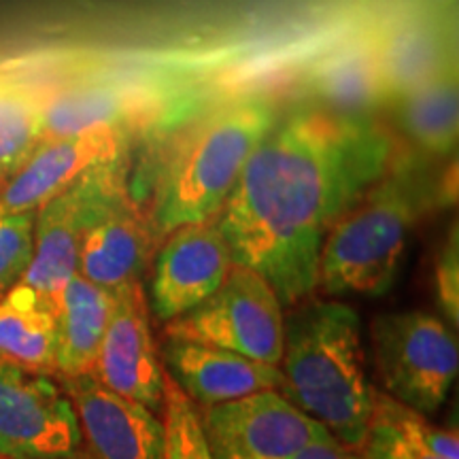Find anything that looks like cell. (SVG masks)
I'll use <instances>...</instances> for the list:
<instances>
[{
    "label": "cell",
    "mask_w": 459,
    "mask_h": 459,
    "mask_svg": "<svg viewBox=\"0 0 459 459\" xmlns=\"http://www.w3.org/2000/svg\"><path fill=\"white\" fill-rule=\"evenodd\" d=\"M394 156V136L372 117L291 108L254 149L217 215L232 262L268 281L283 307L311 296L332 226Z\"/></svg>",
    "instance_id": "cell-1"
},
{
    "label": "cell",
    "mask_w": 459,
    "mask_h": 459,
    "mask_svg": "<svg viewBox=\"0 0 459 459\" xmlns=\"http://www.w3.org/2000/svg\"><path fill=\"white\" fill-rule=\"evenodd\" d=\"M281 364L285 398L359 451L377 400L359 315L342 302H308L285 321Z\"/></svg>",
    "instance_id": "cell-2"
},
{
    "label": "cell",
    "mask_w": 459,
    "mask_h": 459,
    "mask_svg": "<svg viewBox=\"0 0 459 459\" xmlns=\"http://www.w3.org/2000/svg\"><path fill=\"white\" fill-rule=\"evenodd\" d=\"M281 117L271 96L243 94L209 108L166 153L149 206L153 232L215 220L254 149Z\"/></svg>",
    "instance_id": "cell-3"
},
{
    "label": "cell",
    "mask_w": 459,
    "mask_h": 459,
    "mask_svg": "<svg viewBox=\"0 0 459 459\" xmlns=\"http://www.w3.org/2000/svg\"><path fill=\"white\" fill-rule=\"evenodd\" d=\"M440 186L398 152L385 175L338 220L324 240L317 285L332 296H383L398 277L406 238Z\"/></svg>",
    "instance_id": "cell-4"
},
{
    "label": "cell",
    "mask_w": 459,
    "mask_h": 459,
    "mask_svg": "<svg viewBox=\"0 0 459 459\" xmlns=\"http://www.w3.org/2000/svg\"><path fill=\"white\" fill-rule=\"evenodd\" d=\"M283 336L279 296L268 281L238 264L209 300L166 324V338L211 344L273 366L281 364Z\"/></svg>",
    "instance_id": "cell-5"
},
{
    "label": "cell",
    "mask_w": 459,
    "mask_h": 459,
    "mask_svg": "<svg viewBox=\"0 0 459 459\" xmlns=\"http://www.w3.org/2000/svg\"><path fill=\"white\" fill-rule=\"evenodd\" d=\"M377 368L385 394L432 415L445 404L459 368L457 341L434 315L394 313L372 325Z\"/></svg>",
    "instance_id": "cell-6"
},
{
    "label": "cell",
    "mask_w": 459,
    "mask_h": 459,
    "mask_svg": "<svg viewBox=\"0 0 459 459\" xmlns=\"http://www.w3.org/2000/svg\"><path fill=\"white\" fill-rule=\"evenodd\" d=\"M158 240L149 211L130 194L128 162L122 153L91 206L77 274L108 291L134 283L156 254Z\"/></svg>",
    "instance_id": "cell-7"
},
{
    "label": "cell",
    "mask_w": 459,
    "mask_h": 459,
    "mask_svg": "<svg viewBox=\"0 0 459 459\" xmlns=\"http://www.w3.org/2000/svg\"><path fill=\"white\" fill-rule=\"evenodd\" d=\"M82 428L65 389L0 355V455L11 459H73Z\"/></svg>",
    "instance_id": "cell-8"
},
{
    "label": "cell",
    "mask_w": 459,
    "mask_h": 459,
    "mask_svg": "<svg viewBox=\"0 0 459 459\" xmlns=\"http://www.w3.org/2000/svg\"><path fill=\"white\" fill-rule=\"evenodd\" d=\"M200 423L213 459H291L330 434L277 389L206 406Z\"/></svg>",
    "instance_id": "cell-9"
},
{
    "label": "cell",
    "mask_w": 459,
    "mask_h": 459,
    "mask_svg": "<svg viewBox=\"0 0 459 459\" xmlns=\"http://www.w3.org/2000/svg\"><path fill=\"white\" fill-rule=\"evenodd\" d=\"M113 311L91 377L111 392L162 412L164 368L141 281L113 291Z\"/></svg>",
    "instance_id": "cell-10"
},
{
    "label": "cell",
    "mask_w": 459,
    "mask_h": 459,
    "mask_svg": "<svg viewBox=\"0 0 459 459\" xmlns=\"http://www.w3.org/2000/svg\"><path fill=\"white\" fill-rule=\"evenodd\" d=\"M232 264L217 217L172 230L153 266L152 308L156 317L169 324L194 311L220 290Z\"/></svg>",
    "instance_id": "cell-11"
},
{
    "label": "cell",
    "mask_w": 459,
    "mask_h": 459,
    "mask_svg": "<svg viewBox=\"0 0 459 459\" xmlns=\"http://www.w3.org/2000/svg\"><path fill=\"white\" fill-rule=\"evenodd\" d=\"M117 158L94 166L82 179L74 181L71 187L48 200L37 211L34 254L22 283L30 287L51 308L57 307L65 285L77 274L79 249H82L91 206L99 198L108 169Z\"/></svg>",
    "instance_id": "cell-12"
},
{
    "label": "cell",
    "mask_w": 459,
    "mask_h": 459,
    "mask_svg": "<svg viewBox=\"0 0 459 459\" xmlns=\"http://www.w3.org/2000/svg\"><path fill=\"white\" fill-rule=\"evenodd\" d=\"M128 132L117 126H99L82 134L41 141L26 164L0 187V211H39L94 166L128 152Z\"/></svg>",
    "instance_id": "cell-13"
},
{
    "label": "cell",
    "mask_w": 459,
    "mask_h": 459,
    "mask_svg": "<svg viewBox=\"0 0 459 459\" xmlns=\"http://www.w3.org/2000/svg\"><path fill=\"white\" fill-rule=\"evenodd\" d=\"M94 459H164V423L91 375L60 377Z\"/></svg>",
    "instance_id": "cell-14"
},
{
    "label": "cell",
    "mask_w": 459,
    "mask_h": 459,
    "mask_svg": "<svg viewBox=\"0 0 459 459\" xmlns=\"http://www.w3.org/2000/svg\"><path fill=\"white\" fill-rule=\"evenodd\" d=\"M164 361L172 381L189 400L200 402L204 409L283 385L279 366L211 344L166 338Z\"/></svg>",
    "instance_id": "cell-15"
},
{
    "label": "cell",
    "mask_w": 459,
    "mask_h": 459,
    "mask_svg": "<svg viewBox=\"0 0 459 459\" xmlns=\"http://www.w3.org/2000/svg\"><path fill=\"white\" fill-rule=\"evenodd\" d=\"M372 43L389 102L455 66L449 28L429 13L400 17Z\"/></svg>",
    "instance_id": "cell-16"
},
{
    "label": "cell",
    "mask_w": 459,
    "mask_h": 459,
    "mask_svg": "<svg viewBox=\"0 0 459 459\" xmlns=\"http://www.w3.org/2000/svg\"><path fill=\"white\" fill-rule=\"evenodd\" d=\"M43 108V141L82 134L99 126L130 128L145 111V99L128 83L111 79H77L39 90Z\"/></svg>",
    "instance_id": "cell-17"
},
{
    "label": "cell",
    "mask_w": 459,
    "mask_h": 459,
    "mask_svg": "<svg viewBox=\"0 0 459 459\" xmlns=\"http://www.w3.org/2000/svg\"><path fill=\"white\" fill-rule=\"evenodd\" d=\"M113 300V291L91 283L82 274H74L65 285L56 307V375H91L111 317Z\"/></svg>",
    "instance_id": "cell-18"
},
{
    "label": "cell",
    "mask_w": 459,
    "mask_h": 459,
    "mask_svg": "<svg viewBox=\"0 0 459 459\" xmlns=\"http://www.w3.org/2000/svg\"><path fill=\"white\" fill-rule=\"evenodd\" d=\"M317 105L351 117H372L389 102L375 43H353L332 51L311 73Z\"/></svg>",
    "instance_id": "cell-19"
},
{
    "label": "cell",
    "mask_w": 459,
    "mask_h": 459,
    "mask_svg": "<svg viewBox=\"0 0 459 459\" xmlns=\"http://www.w3.org/2000/svg\"><path fill=\"white\" fill-rule=\"evenodd\" d=\"M400 130L417 152L445 158L457 145V66H449L426 83L394 100Z\"/></svg>",
    "instance_id": "cell-20"
},
{
    "label": "cell",
    "mask_w": 459,
    "mask_h": 459,
    "mask_svg": "<svg viewBox=\"0 0 459 459\" xmlns=\"http://www.w3.org/2000/svg\"><path fill=\"white\" fill-rule=\"evenodd\" d=\"M56 308L26 283L0 298V355L22 368L56 375Z\"/></svg>",
    "instance_id": "cell-21"
},
{
    "label": "cell",
    "mask_w": 459,
    "mask_h": 459,
    "mask_svg": "<svg viewBox=\"0 0 459 459\" xmlns=\"http://www.w3.org/2000/svg\"><path fill=\"white\" fill-rule=\"evenodd\" d=\"M43 141V108L37 88L0 83V187Z\"/></svg>",
    "instance_id": "cell-22"
},
{
    "label": "cell",
    "mask_w": 459,
    "mask_h": 459,
    "mask_svg": "<svg viewBox=\"0 0 459 459\" xmlns=\"http://www.w3.org/2000/svg\"><path fill=\"white\" fill-rule=\"evenodd\" d=\"M164 459H213L206 445L196 402L164 372Z\"/></svg>",
    "instance_id": "cell-23"
},
{
    "label": "cell",
    "mask_w": 459,
    "mask_h": 459,
    "mask_svg": "<svg viewBox=\"0 0 459 459\" xmlns=\"http://www.w3.org/2000/svg\"><path fill=\"white\" fill-rule=\"evenodd\" d=\"M372 415L389 423L395 432H400L412 443L421 445L432 455L440 459H459V438L457 432L449 429H440L428 421L426 415L409 409V406L400 404L398 400L389 398L387 394H377L375 411Z\"/></svg>",
    "instance_id": "cell-24"
},
{
    "label": "cell",
    "mask_w": 459,
    "mask_h": 459,
    "mask_svg": "<svg viewBox=\"0 0 459 459\" xmlns=\"http://www.w3.org/2000/svg\"><path fill=\"white\" fill-rule=\"evenodd\" d=\"M34 217L26 213L0 211V298L24 279L34 254Z\"/></svg>",
    "instance_id": "cell-25"
},
{
    "label": "cell",
    "mask_w": 459,
    "mask_h": 459,
    "mask_svg": "<svg viewBox=\"0 0 459 459\" xmlns=\"http://www.w3.org/2000/svg\"><path fill=\"white\" fill-rule=\"evenodd\" d=\"M361 457L364 459H440L423 449L421 445L412 443L411 438L389 426V423L372 415L368 434L361 445Z\"/></svg>",
    "instance_id": "cell-26"
},
{
    "label": "cell",
    "mask_w": 459,
    "mask_h": 459,
    "mask_svg": "<svg viewBox=\"0 0 459 459\" xmlns=\"http://www.w3.org/2000/svg\"><path fill=\"white\" fill-rule=\"evenodd\" d=\"M436 291L446 319L453 325L459 321V251H457V228H453L446 243L436 262Z\"/></svg>",
    "instance_id": "cell-27"
},
{
    "label": "cell",
    "mask_w": 459,
    "mask_h": 459,
    "mask_svg": "<svg viewBox=\"0 0 459 459\" xmlns=\"http://www.w3.org/2000/svg\"><path fill=\"white\" fill-rule=\"evenodd\" d=\"M291 459H364L358 449L338 443L334 436L328 434L324 438L315 440L308 446H304L300 453H296Z\"/></svg>",
    "instance_id": "cell-28"
},
{
    "label": "cell",
    "mask_w": 459,
    "mask_h": 459,
    "mask_svg": "<svg viewBox=\"0 0 459 459\" xmlns=\"http://www.w3.org/2000/svg\"><path fill=\"white\" fill-rule=\"evenodd\" d=\"M0 459H11V457H4V455H0Z\"/></svg>",
    "instance_id": "cell-29"
}]
</instances>
